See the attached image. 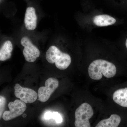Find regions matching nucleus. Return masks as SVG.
Segmentation results:
<instances>
[{
    "label": "nucleus",
    "instance_id": "f257e3e1",
    "mask_svg": "<svg viewBox=\"0 0 127 127\" xmlns=\"http://www.w3.org/2000/svg\"><path fill=\"white\" fill-rule=\"evenodd\" d=\"M88 74L91 79L99 80L103 75L107 78L113 77L116 75L117 68L113 64L102 59L94 61L89 67Z\"/></svg>",
    "mask_w": 127,
    "mask_h": 127
},
{
    "label": "nucleus",
    "instance_id": "f03ea898",
    "mask_svg": "<svg viewBox=\"0 0 127 127\" xmlns=\"http://www.w3.org/2000/svg\"><path fill=\"white\" fill-rule=\"evenodd\" d=\"M47 61L51 64H55L58 68L61 70L66 69L71 62V57L67 53L62 52L55 46L50 47L46 53Z\"/></svg>",
    "mask_w": 127,
    "mask_h": 127
},
{
    "label": "nucleus",
    "instance_id": "7ed1b4c3",
    "mask_svg": "<svg viewBox=\"0 0 127 127\" xmlns=\"http://www.w3.org/2000/svg\"><path fill=\"white\" fill-rule=\"evenodd\" d=\"M93 114V109L90 104L87 103L81 104L75 111V127H91L89 120Z\"/></svg>",
    "mask_w": 127,
    "mask_h": 127
},
{
    "label": "nucleus",
    "instance_id": "20e7f679",
    "mask_svg": "<svg viewBox=\"0 0 127 127\" xmlns=\"http://www.w3.org/2000/svg\"><path fill=\"white\" fill-rule=\"evenodd\" d=\"M8 107L10 110L4 111L2 116L5 121L11 120L23 114L26 109L27 105L21 100H16L9 102Z\"/></svg>",
    "mask_w": 127,
    "mask_h": 127
},
{
    "label": "nucleus",
    "instance_id": "39448f33",
    "mask_svg": "<svg viewBox=\"0 0 127 127\" xmlns=\"http://www.w3.org/2000/svg\"><path fill=\"white\" fill-rule=\"evenodd\" d=\"M58 80L54 78H50L47 79L45 86L39 88L38 91V99L42 102H46L50 98L52 94L59 86Z\"/></svg>",
    "mask_w": 127,
    "mask_h": 127
},
{
    "label": "nucleus",
    "instance_id": "423d86ee",
    "mask_svg": "<svg viewBox=\"0 0 127 127\" xmlns=\"http://www.w3.org/2000/svg\"><path fill=\"white\" fill-rule=\"evenodd\" d=\"M21 43L24 47L23 53L26 61L31 63L35 61L40 55V51L38 48L27 37H23L21 40Z\"/></svg>",
    "mask_w": 127,
    "mask_h": 127
},
{
    "label": "nucleus",
    "instance_id": "0eeeda50",
    "mask_svg": "<svg viewBox=\"0 0 127 127\" xmlns=\"http://www.w3.org/2000/svg\"><path fill=\"white\" fill-rule=\"evenodd\" d=\"M15 96L25 103H32L36 100L38 94L31 89L23 87L19 84L14 87Z\"/></svg>",
    "mask_w": 127,
    "mask_h": 127
},
{
    "label": "nucleus",
    "instance_id": "6e6552de",
    "mask_svg": "<svg viewBox=\"0 0 127 127\" xmlns=\"http://www.w3.org/2000/svg\"><path fill=\"white\" fill-rule=\"evenodd\" d=\"M37 20V18L34 8L28 7L25 13L24 20L26 28L30 31L35 30L36 27Z\"/></svg>",
    "mask_w": 127,
    "mask_h": 127
},
{
    "label": "nucleus",
    "instance_id": "1a4fd4ad",
    "mask_svg": "<svg viewBox=\"0 0 127 127\" xmlns=\"http://www.w3.org/2000/svg\"><path fill=\"white\" fill-rule=\"evenodd\" d=\"M93 22L97 26L104 27L114 25L116 23V20L115 18L108 15H101L94 16Z\"/></svg>",
    "mask_w": 127,
    "mask_h": 127
},
{
    "label": "nucleus",
    "instance_id": "9d476101",
    "mask_svg": "<svg viewBox=\"0 0 127 127\" xmlns=\"http://www.w3.org/2000/svg\"><path fill=\"white\" fill-rule=\"evenodd\" d=\"M113 99L121 106L127 107V88L120 89L114 92Z\"/></svg>",
    "mask_w": 127,
    "mask_h": 127
},
{
    "label": "nucleus",
    "instance_id": "9b49d317",
    "mask_svg": "<svg viewBox=\"0 0 127 127\" xmlns=\"http://www.w3.org/2000/svg\"><path fill=\"white\" fill-rule=\"evenodd\" d=\"M121 118L117 114H113L109 118L101 120L96 127H117L120 124Z\"/></svg>",
    "mask_w": 127,
    "mask_h": 127
},
{
    "label": "nucleus",
    "instance_id": "f8f14e48",
    "mask_svg": "<svg viewBox=\"0 0 127 127\" xmlns=\"http://www.w3.org/2000/svg\"><path fill=\"white\" fill-rule=\"evenodd\" d=\"M13 45L10 41H7L0 49V61H4L10 59L11 56Z\"/></svg>",
    "mask_w": 127,
    "mask_h": 127
},
{
    "label": "nucleus",
    "instance_id": "ddd939ff",
    "mask_svg": "<svg viewBox=\"0 0 127 127\" xmlns=\"http://www.w3.org/2000/svg\"><path fill=\"white\" fill-rule=\"evenodd\" d=\"M6 100L4 96L0 95V119L2 117L4 112Z\"/></svg>",
    "mask_w": 127,
    "mask_h": 127
},
{
    "label": "nucleus",
    "instance_id": "4468645a",
    "mask_svg": "<svg viewBox=\"0 0 127 127\" xmlns=\"http://www.w3.org/2000/svg\"><path fill=\"white\" fill-rule=\"evenodd\" d=\"M51 118L55 120L57 123H61L63 121V119L61 115L57 112H52Z\"/></svg>",
    "mask_w": 127,
    "mask_h": 127
},
{
    "label": "nucleus",
    "instance_id": "2eb2a0df",
    "mask_svg": "<svg viewBox=\"0 0 127 127\" xmlns=\"http://www.w3.org/2000/svg\"><path fill=\"white\" fill-rule=\"evenodd\" d=\"M125 45H126V47H127V40H126V42H125Z\"/></svg>",
    "mask_w": 127,
    "mask_h": 127
}]
</instances>
